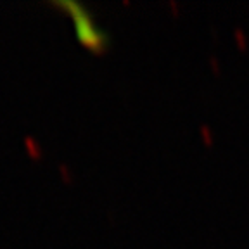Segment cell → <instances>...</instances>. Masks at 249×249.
Instances as JSON below:
<instances>
[{
	"label": "cell",
	"instance_id": "3",
	"mask_svg": "<svg viewBox=\"0 0 249 249\" xmlns=\"http://www.w3.org/2000/svg\"><path fill=\"white\" fill-rule=\"evenodd\" d=\"M59 171H61V177H62V180L66 183H71L73 182V173H71V170H70V166L68 164H61L59 166Z\"/></svg>",
	"mask_w": 249,
	"mask_h": 249
},
{
	"label": "cell",
	"instance_id": "1",
	"mask_svg": "<svg viewBox=\"0 0 249 249\" xmlns=\"http://www.w3.org/2000/svg\"><path fill=\"white\" fill-rule=\"evenodd\" d=\"M52 5L55 7H61L64 11H68L74 19V30H76V35L80 38V42L90 49L93 52H102L104 51L106 43H107V38H106L104 33L95 28L93 24L92 16L89 14L85 7L78 2H73V0H52Z\"/></svg>",
	"mask_w": 249,
	"mask_h": 249
},
{
	"label": "cell",
	"instance_id": "2",
	"mask_svg": "<svg viewBox=\"0 0 249 249\" xmlns=\"http://www.w3.org/2000/svg\"><path fill=\"white\" fill-rule=\"evenodd\" d=\"M24 147H26L28 156H30L31 160H42L43 158L42 145H40L33 137H24Z\"/></svg>",
	"mask_w": 249,
	"mask_h": 249
}]
</instances>
